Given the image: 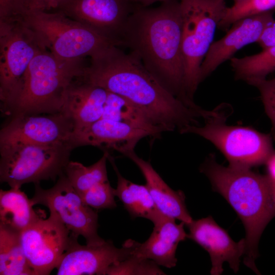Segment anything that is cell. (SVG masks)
I'll list each match as a JSON object with an SVG mask.
<instances>
[{
  "label": "cell",
  "instance_id": "obj_1",
  "mask_svg": "<svg viewBox=\"0 0 275 275\" xmlns=\"http://www.w3.org/2000/svg\"><path fill=\"white\" fill-rule=\"evenodd\" d=\"M111 46L95 54L83 79L126 98L163 131L197 125L207 111L194 108L176 97L146 68L133 52Z\"/></svg>",
  "mask_w": 275,
  "mask_h": 275
},
{
  "label": "cell",
  "instance_id": "obj_5",
  "mask_svg": "<svg viewBox=\"0 0 275 275\" xmlns=\"http://www.w3.org/2000/svg\"><path fill=\"white\" fill-rule=\"evenodd\" d=\"M182 19V51L184 84L193 97L200 80L203 61L212 44L215 30L228 7L225 0H179Z\"/></svg>",
  "mask_w": 275,
  "mask_h": 275
},
{
  "label": "cell",
  "instance_id": "obj_10",
  "mask_svg": "<svg viewBox=\"0 0 275 275\" xmlns=\"http://www.w3.org/2000/svg\"><path fill=\"white\" fill-rule=\"evenodd\" d=\"M31 200L34 206H46L50 215L65 225L72 235L84 237L86 244L96 245L105 241L97 233V213L82 201L64 173L50 188L43 189L39 183L35 184Z\"/></svg>",
  "mask_w": 275,
  "mask_h": 275
},
{
  "label": "cell",
  "instance_id": "obj_20",
  "mask_svg": "<svg viewBox=\"0 0 275 275\" xmlns=\"http://www.w3.org/2000/svg\"><path fill=\"white\" fill-rule=\"evenodd\" d=\"M125 156L140 170L146 180L145 185L159 211L166 216L184 222L186 226L190 224L193 219L187 209L184 193L172 189L151 163L138 156L134 150Z\"/></svg>",
  "mask_w": 275,
  "mask_h": 275
},
{
  "label": "cell",
  "instance_id": "obj_36",
  "mask_svg": "<svg viewBox=\"0 0 275 275\" xmlns=\"http://www.w3.org/2000/svg\"><path fill=\"white\" fill-rule=\"evenodd\" d=\"M233 1H234V3H236V2H240L243 0H233Z\"/></svg>",
  "mask_w": 275,
  "mask_h": 275
},
{
  "label": "cell",
  "instance_id": "obj_4",
  "mask_svg": "<svg viewBox=\"0 0 275 275\" xmlns=\"http://www.w3.org/2000/svg\"><path fill=\"white\" fill-rule=\"evenodd\" d=\"M86 67L83 59L63 60L47 48L41 50L30 63L22 93L9 117L61 112L68 89Z\"/></svg>",
  "mask_w": 275,
  "mask_h": 275
},
{
  "label": "cell",
  "instance_id": "obj_3",
  "mask_svg": "<svg viewBox=\"0 0 275 275\" xmlns=\"http://www.w3.org/2000/svg\"><path fill=\"white\" fill-rule=\"evenodd\" d=\"M200 171L242 222L246 232L243 263L259 274L255 264L258 242L266 226L275 216L274 183L268 176L250 169L222 166L212 155L202 164Z\"/></svg>",
  "mask_w": 275,
  "mask_h": 275
},
{
  "label": "cell",
  "instance_id": "obj_14",
  "mask_svg": "<svg viewBox=\"0 0 275 275\" xmlns=\"http://www.w3.org/2000/svg\"><path fill=\"white\" fill-rule=\"evenodd\" d=\"M71 235L69 246L57 267L58 275H106L108 268L132 255L135 240H126L120 248L111 240L96 245H81Z\"/></svg>",
  "mask_w": 275,
  "mask_h": 275
},
{
  "label": "cell",
  "instance_id": "obj_7",
  "mask_svg": "<svg viewBox=\"0 0 275 275\" xmlns=\"http://www.w3.org/2000/svg\"><path fill=\"white\" fill-rule=\"evenodd\" d=\"M21 19L53 55L63 60L84 59L107 47L117 46L89 28L58 11L29 10Z\"/></svg>",
  "mask_w": 275,
  "mask_h": 275
},
{
  "label": "cell",
  "instance_id": "obj_29",
  "mask_svg": "<svg viewBox=\"0 0 275 275\" xmlns=\"http://www.w3.org/2000/svg\"><path fill=\"white\" fill-rule=\"evenodd\" d=\"M115 189L108 181L98 183L80 195L87 205L96 209L115 208Z\"/></svg>",
  "mask_w": 275,
  "mask_h": 275
},
{
  "label": "cell",
  "instance_id": "obj_30",
  "mask_svg": "<svg viewBox=\"0 0 275 275\" xmlns=\"http://www.w3.org/2000/svg\"><path fill=\"white\" fill-rule=\"evenodd\" d=\"M250 85L256 87L260 93L265 111L272 123V135L275 141V78L259 79Z\"/></svg>",
  "mask_w": 275,
  "mask_h": 275
},
{
  "label": "cell",
  "instance_id": "obj_16",
  "mask_svg": "<svg viewBox=\"0 0 275 275\" xmlns=\"http://www.w3.org/2000/svg\"><path fill=\"white\" fill-rule=\"evenodd\" d=\"M187 238L202 246L209 254L211 261V275H220L225 262L236 273L239 269L240 258L246 250L245 238L234 241L227 232L214 221L212 216L193 220L187 225Z\"/></svg>",
  "mask_w": 275,
  "mask_h": 275
},
{
  "label": "cell",
  "instance_id": "obj_2",
  "mask_svg": "<svg viewBox=\"0 0 275 275\" xmlns=\"http://www.w3.org/2000/svg\"><path fill=\"white\" fill-rule=\"evenodd\" d=\"M182 33L179 0H168L156 8L138 7L125 25L121 45L129 48L168 91L195 107L185 89Z\"/></svg>",
  "mask_w": 275,
  "mask_h": 275
},
{
  "label": "cell",
  "instance_id": "obj_9",
  "mask_svg": "<svg viewBox=\"0 0 275 275\" xmlns=\"http://www.w3.org/2000/svg\"><path fill=\"white\" fill-rule=\"evenodd\" d=\"M228 113L205 119L203 126L189 125L181 133H194L210 142L226 157L229 166L251 169L265 163L275 151L270 134L255 129L226 124Z\"/></svg>",
  "mask_w": 275,
  "mask_h": 275
},
{
  "label": "cell",
  "instance_id": "obj_13",
  "mask_svg": "<svg viewBox=\"0 0 275 275\" xmlns=\"http://www.w3.org/2000/svg\"><path fill=\"white\" fill-rule=\"evenodd\" d=\"M69 230L49 215L39 219L20 233L22 248L35 275L49 274L67 249Z\"/></svg>",
  "mask_w": 275,
  "mask_h": 275
},
{
  "label": "cell",
  "instance_id": "obj_21",
  "mask_svg": "<svg viewBox=\"0 0 275 275\" xmlns=\"http://www.w3.org/2000/svg\"><path fill=\"white\" fill-rule=\"evenodd\" d=\"M108 160L117 177L115 196L122 202L130 215L133 218L148 219L153 224L158 222L164 215L157 208L146 185L133 183L123 177L110 154Z\"/></svg>",
  "mask_w": 275,
  "mask_h": 275
},
{
  "label": "cell",
  "instance_id": "obj_31",
  "mask_svg": "<svg viewBox=\"0 0 275 275\" xmlns=\"http://www.w3.org/2000/svg\"><path fill=\"white\" fill-rule=\"evenodd\" d=\"M29 10V0H0V21L21 19Z\"/></svg>",
  "mask_w": 275,
  "mask_h": 275
},
{
  "label": "cell",
  "instance_id": "obj_26",
  "mask_svg": "<svg viewBox=\"0 0 275 275\" xmlns=\"http://www.w3.org/2000/svg\"><path fill=\"white\" fill-rule=\"evenodd\" d=\"M109 154L104 151L101 158L89 166L77 161L68 162L64 174L79 196L95 185L108 181L106 164Z\"/></svg>",
  "mask_w": 275,
  "mask_h": 275
},
{
  "label": "cell",
  "instance_id": "obj_33",
  "mask_svg": "<svg viewBox=\"0 0 275 275\" xmlns=\"http://www.w3.org/2000/svg\"><path fill=\"white\" fill-rule=\"evenodd\" d=\"M257 43L262 49L275 45V22L264 30Z\"/></svg>",
  "mask_w": 275,
  "mask_h": 275
},
{
  "label": "cell",
  "instance_id": "obj_24",
  "mask_svg": "<svg viewBox=\"0 0 275 275\" xmlns=\"http://www.w3.org/2000/svg\"><path fill=\"white\" fill-rule=\"evenodd\" d=\"M230 65L236 79L252 82L266 78L275 71V45L263 49L255 54L232 58Z\"/></svg>",
  "mask_w": 275,
  "mask_h": 275
},
{
  "label": "cell",
  "instance_id": "obj_28",
  "mask_svg": "<svg viewBox=\"0 0 275 275\" xmlns=\"http://www.w3.org/2000/svg\"><path fill=\"white\" fill-rule=\"evenodd\" d=\"M153 261L131 255L130 257L111 266L107 275H157L165 274Z\"/></svg>",
  "mask_w": 275,
  "mask_h": 275
},
{
  "label": "cell",
  "instance_id": "obj_22",
  "mask_svg": "<svg viewBox=\"0 0 275 275\" xmlns=\"http://www.w3.org/2000/svg\"><path fill=\"white\" fill-rule=\"evenodd\" d=\"M20 188L0 190V224L21 233L43 215Z\"/></svg>",
  "mask_w": 275,
  "mask_h": 275
},
{
  "label": "cell",
  "instance_id": "obj_25",
  "mask_svg": "<svg viewBox=\"0 0 275 275\" xmlns=\"http://www.w3.org/2000/svg\"><path fill=\"white\" fill-rule=\"evenodd\" d=\"M102 118L148 129L158 135L164 132L161 128L154 125L147 115L133 103L122 96L109 91Z\"/></svg>",
  "mask_w": 275,
  "mask_h": 275
},
{
  "label": "cell",
  "instance_id": "obj_27",
  "mask_svg": "<svg viewBox=\"0 0 275 275\" xmlns=\"http://www.w3.org/2000/svg\"><path fill=\"white\" fill-rule=\"evenodd\" d=\"M275 9V0H243L228 7L218 28L228 30L236 21Z\"/></svg>",
  "mask_w": 275,
  "mask_h": 275
},
{
  "label": "cell",
  "instance_id": "obj_18",
  "mask_svg": "<svg viewBox=\"0 0 275 275\" xmlns=\"http://www.w3.org/2000/svg\"><path fill=\"white\" fill-rule=\"evenodd\" d=\"M185 223L163 215L154 224L153 231L144 242L135 241L132 255L150 259L159 266L171 268L176 266V252L180 242L187 238Z\"/></svg>",
  "mask_w": 275,
  "mask_h": 275
},
{
  "label": "cell",
  "instance_id": "obj_19",
  "mask_svg": "<svg viewBox=\"0 0 275 275\" xmlns=\"http://www.w3.org/2000/svg\"><path fill=\"white\" fill-rule=\"evenodd\" d=\"M82 75L76 78L69 86L61 111L72 119L73 132L101 119L109 92L103 88L85 81Z\"/></svg>",
  "mask_w": 275,
  "mask_h": 275
},
{
  "label": "cell",
  "instance_id": "obj_12",
  "mask_svg": "<svg viewBox=\"0 0 275 275\" xmlns=\"http://www.w3.org/2000/svg\"><path fill=\"white\" fill-rule=\"evenodd\" d=\"M74 130L72 119L63 112L14 115L1 129L0 146L70 143Z\"/></svg>",
  "mask_w": 275,
  "mask_h": 275
},
{
  "label": "cell",
  "instance_id": "obj_34",
  "mask_svg": "<svg viewBox=\"0 0 275 275\" xmlns=\"http://www.w3.org/2000/svg\"><path fill=\"white\" fill-rule=\"evenodd\" d=\"M267 166L269 178L275 183V151L265 163Z\"/></svg>",
  "mask_w": 275,
  "mask_h": 275
},
{
  "label": "cell",
  "instance_id": "obj_17",
  "mask_svg": "<svg viewBox=\"0 0 275 275\" xmlns=\"http://www.w3.org/2000/svg\"><path fill=\"white\" fill-rule=\"evenodd\" d=\"M158 136L148 129L102 118L84 129L73 132L70 143L74 148L92 146L101 148L103 151L114 150L125 155L134 150L138 142L143 138Z\"/></svg>",
  "mask_w": 275,
  "mask_h": 275
},
{
  "label": "cell",
  "instance_id": "obj_15",
  "mask_svg": "<svg viewBox=\"0 0 275 275\" xmlns=\"http://www.w3.org/2000/svg\"><path fill=\"white\" fill-rule=\"evenodd\" d=\"M275 22L273 10L242 18L211 44L200 69L201 82L244 46L257 43L264 30Z\"/></svg>",
  "mask_w": 275,
  "mask_h": 275
},
{
  "label": "cell",
  "instance_id": "obj_37",
  "mask_svg": "<svg viewBox=\"0 0 275 275\" xmlns=\"http://www.w3.org/2000/svg\"><path fill=\"white\" fill-rule=\"evenodd\" d=\"M274 201H275V183H274Z\"/></svg>",
  "mask_w": 275,
  "mask_h": 275
},
{
  "label": "cell",
  "instance_id": "obj_32",
  "mask_svg": "<svg viewBox=\"0 0 275 275\" xmlns=\"http://www.w3.org/2000/svg\"><path fill=\"white\" fill-rule=\"evenodd\" d=\"M62 0H29V10H54Z\"/></svg>",
  "mask_w": 275,
  "mask_h": 275
},
{
  "label": "cell",
  "instance_id": "obj_6",
  "mask_svg": "<svg viewBox=\"0 0 275 275\" xmlns=\"http://www.w3.org/2000/svg\"><path fill=\"white\" fill-rule=\"evenodd\" d=\"M47 48L22 19L0 21L1 109L10 116L22 93L31 62Z\"/></svg>",
  "mask_w": 275,
  "mask_h": 275
},
{
  "label": "cell",
  "instance_id": "obj_8",
  "mask_svg": "<svg viewBox=\"0 0 275 275\" xmlns=\"http://www.w3.org/2000/svg\"><path fill=\"white\" fill-rule=\"evenodd\" d=\"M74 148L70 143L0 146V180L11 188L54 181L64 173Z\"/></svg>",
  "mask_w": 275,
  "mask_h": 275
},
{
  "label": "cell",
  "instance_id": "obj_35",
  "mask_svg": "<svg viewBox=\"0 0 275 275\" xmlns=\"http://www.w3.org/2000/svg\"><path fill=\"white\" fill-rule=\"evenodd\" d=\"M167 1L168 0H130V2L137 6L145 7L157 2L162 3Z\"/></svg>",
  "mask_w": 275,
  "mask_h": 275
},
{
  "label": "cell",
  "instance_id": "obj_11",
  "mask_svg": "<svg viewBox=\"0 0 275 275\" xmlns=\"http://www.w3.org/2000/svg\"><path fill=\"white\" fill-rule=\"evenodd\" d=\"M138 7L130 0H62L53 11L81 23L120 47L125 25Z\"/></svg>",
  "mask_w": 275,
  "mask_h": 275
},
{
  "label": "cell",
  "instance_id": "obj_23",
  "mask_svg": "<svg viewBox=\"0 0 275 275\" xmlns=\"http://www.w3.org/2000/svg\"><path fill=\"white\" fill-rule=\"evenodd\" d=\"M0 274L35 275L25 257L20 233L1 224Z\"/></svg>",
  "mask_w": 275,
  "mask_h": 275
}]
</instances>
